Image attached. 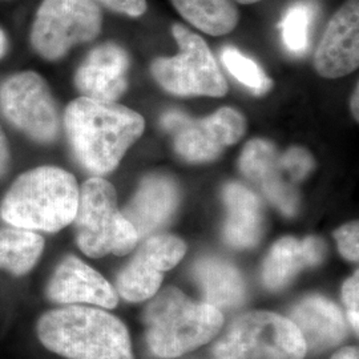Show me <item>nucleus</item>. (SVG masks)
I'll use <instances>...</instances> for the list:
<instances>
[{"label":"nucleus","instance_id":"f257e3e1","mask_svg":"<svg viewBox=\"0 0 359 359\" xmlns=\"http://www.w3.org/2000/svg\"><path fill=\"white\" fill-rule=\"evenodd\" d=\"M65 124L77 161L93 175L112 172L145 128L127 107L84 96L67 107Z\"/></svg>","mask_w":359,"mask_h":359},{"label":"nucleus","instance_id":"f03ea898","mask_svg":"<svg viewBox=\"0 0 359 359\" xmlns=\"http://www.w3.org/2000/svg\"><path fill=\"white\" fill-rule=\"evenodd\" d=\"M43 346L65 359H135L127 326L105 310L65 305L36 323Z\"/></svg>","mask_w":359,"mask_h":359},{"label":"nucleus","instance_id":"7ed1b4c3","mask_svg":"<svg viewBox=\"0 0 359 359\" xmlns=\"http://www.w3.org/2000/svg\"><path fill=\"white\" fill-rule=\"evenodd\" d=\"M80 189L65 169L39 167L15 180L0 204V217L11 226L56 233L74 222Z\"/></svg>","mask_w":359,"mask_h":359},{"label":"nucleus","instance_id":"20e7f679","mask_svg":"<svg viewBox=\"0 0 359 359\" xmlns=\"http://www.w3.org/2000/svg\"><path fill=\"white\" fill-rule=\"evenodd\" d=\"M147 342L154 355L177 358L212 341L224 325L221 310L167 287L144 311Z\"/></svg>","mask_w":359,"mask_h":359},{"label":"nucleus","instance_id":"39448f33","mask_svg":"<svg viewBox=\"0 0 359 359\" xmlns=\"http://www.w3.org/2000/svg\"><path fill=\"white\" fill-rule=\"evenodd\" d=\"M74 224L77 246L90 258L126 256L139 243L137 231L117 208L115 188L102 177L83 184Z\"/></svg>","mask_w":359,"mask_h":359},{"label":"nucleus","instance_id":"423d86ee","mask_svg":"<svg viewBox=\"0 0 359 359\" xmlns=\"http://www.w3.org/2000/svg\"><path fill=\"white\" fill-rule=\"evenodd\" d=\"M306 353L292 320L271 311L238 317L213 347L216 359H304Z\"/></svg>","mask_w":359,"mask_h":359},{"label":"nucleus","instance_id":"0eeeda50","mask_svg":"<svg viewBox=\"0 0 359 359\" xmlns=\"http://www.w3.org/2000/svg\"><path fill=\"white\" fill-rule=\"evenodd\" d=\"M172 31L180 53L154 62L152 74L158 84L180 96H224L228 86L205 41L180 25Z\"/></svg>","mask_w":359,"mask_h":359},{"label":"nucleus","instance_id":"6e6552de","mask_svg":"<svg viewBox=\"0 0 359 359\" xmlns=\"http://www.w3.org/2000/svg\"><path fill=\"white\" fill-rule=\"evenodd\" d=\"M103 15L92 0H43L31 29V44L48 60L63 57L75 44L96 38Z\"/></svg>","mask_w":359,"mask_h":359},{"label":"nucleus","instance_id":"1a4fd4ad","mask_svg":"<svg viewBox=\"0 0 359 359\" xmlns=\"http://www.w3.org/2000/svg\"><path fill=\"white\" fill-rule=\"evenodd\" d=\"M1 111L13 127L38 142L57 137L60 120L46 80L36 72L8 77L0 88Z\"/></svg>","mask_w":359,"mask_h":359},{"label":"nucleus","instance_id":"9d476101","mask_svg":"<svg viewBox=\"0 0 359 359\" xmlns=\"http://www.w3.org/2000/svg\"><path fill=\"white\" fill-rule=\"evenodd\" d=\"M187 245L172 234L148 238L116 277V292L129 302H142L156 295L163 273L175 268L185 256Z\"/></svg>","mask_w":359,"mask_h":359},{"label":"nucleus","instance_id":"9b49d317","mask_svg":"<svg viewBox=\"0 0 359 359\" xmlns=\"http://www.w3.org/2000/svg\"><path fill=\"white\" fill-rule=\"evenodd\" d=\"M245 118L231 108H221L201 120L188 116L175 133V147L188 161H209L216 158L228 145L244 136Z\"/></svg>","mask_w":359,"mask_h":359},{"label":"nucleus","instance_id":"f8f14e48","mask_svg":"<svg viewBox=\"0 0 359 359\" xmlns=\"http://www.w3.org/2000/svg\"><path fill=\"white\" fill-rule=\"evenodd\" d=\"M57 305H92L114 309L118 304L115 287L103 276L75 256H67L53 271L46 289Z\"/></svg>","mask_w":359,"mask_h":359},{"label":"nucleus","instance_id":"ddd939ff","mask_svg":"<svg viewBox=\"0 0 359 359\" xmlns=\"http://www.w3.org/2000/svg\"><path fill=\"white\" fill-rule=\"evenodd\" d=\"M316 68L323 77L346 76L359 65V1L347 0L330 20L316 53Z\"/></svg>","mask_w":359,"mask_h":359},{"label":"nucleus","instance_id":"4468645a","mask_svg":"<svg viewBox=\"0 0 359 359\" xmlns=\"http://www.w3.org/2000/svg\"><path fill=\"white\" fill-rule=\"evenodd\" d=\"M240 168L283 215L294 216L298 193L283 169L281 154L271 142L261 139L248 142L241 154Z\"/></svg>","mask_w":359,"mask_h":359},{"label":"nucleus","instance_id":"2eb2a0df","mask_svg":"<svg viewBox=\"0 0 359 359\" xmlns=\"http://www.w3.org/2000/svg\"><path fill=\"white\" fill-rule=\"evenodd\" d=\"M128 53L120 46L105 43L90 52L79 67L75 84L84 97L115 102L127 88Z\"/></svg>","mask_w":359,"mask_h":359},{"label":"nucleus","instance_id":"dca6fc26","mask_svg":"<svg viewBox=\"0 0 359 359\" xmlns=\"http://www.w3.org/2000/svg\"><path fill=\"white\" fill-rule=\"evenodd\" d=\"M179 203L175 182L164 176L144 180L123 215L137 231L139 240L148 237L172 216Z\"/></svg>","mask_w":359,"mask_h":359},{"label":"nucleus","instance_id":"f3484780","mask_svg":"<svg viewBox=\"0 0 359 359\" xmlns=\"http://www.w3.org/2000/svg\"><path fill=\"white\" fill-rule=\"evenodd\" d=\"M326 245L318 237L297 240L285 237L270 249L262 268V281L270 290H280L305 268L321 264Z\"/></svg>","mask_w":359,"mask_h":359},{"label":"nucleus","instance_id":"a211bd4d","mask_svg":"<svg viewBox=\"0 0 359 359\" xmlns=\"http://www.w3.org/2000/svg\"><path fill=\"white\" fill-rule=\"evenodd\" d=\"M292 322L302 334L306 348L314 351L338 345L346 335V323L339 308L320 295L302 299L292 311Z\"/></svg>","mask_w":359,"mask_h":359},{"label":"nucleus","instance_id":"6ab92c4d","mask_svg":"<svg viewBox=\"0 0 359 359\" xmlns=\"http://www.w3.org/2000/svg\"><path fill=\"white\" fill-rule=\"evenodd\" d=\"M224 201L228 209L225 241L240 249L256 246L264 231L259 198L244 185L231 182L224 189Z\"/></svg>","mask_w":359,"mask_h":359},{"label":"nucleus","instance_id":"aec40b11","mask_svg":"<svg viewBox=\"0 0 359 359\" xmlns=\"http://www.w3.org/2000/svg\"><path fill=\"white\" fill-rule=\"evenodd\" d=\"M193 277L204 294V302L215 308H236L244 302V280L229 262L217 258L201 259L193 269Z\"/></svg>","mask_w":359,"mask_h":359},{"label":"nucleus","instance_id":"412c9836","mask_svg":"<svg viewBox=\"0 0 359 359\" xmlns=\"http://www.w3.org/2000/svg\"><path fill=\"white\" fill-rule=\"evenodd\" d=\"M44 240L36 231L22 228H0V269L16 277L26 276L38 264Z\"/></svg>","mask_w":359,"mask_h":359},{"label":"nucleus","instance_id":"4be33fe9","mask_svg":"<svg viewBox=\"0 0 359 359\" xmlns=\"http://www.w3.org/2000/svg\"><path fill=\"white\" fill-rule=\"evenodd\" d=\"M191 25L213 36L229 34L238 22L231 0H172Z\"/></svg>","mask_w":359,"mask_h":359},{"label":"nucleus","instance_id":"5701e85b","mask_svg":"<svg viewBox=\"0 0 359 359\" xmlns=\"http://www.w3.org/2000/svg\"><path fill=\"white\" fill-rule=\"evenodd\" d=\"M314 19V7L310 3H297L285 13L280 28L286 50L295 55L308 50L310 25Z\"/></svg>","mask_w":359,"mask_h":359},{"label":"nucleus","instance_id":"b1692460","mask_svg":"<svg viewBox=\"0 0 359 359\" xmlns=\"http://www.w3.org/2000/svg\"><path fill=\"white\" fill-rule=\"evenodd\" d=\"M221 59L231 75L243 83L245 87L250 88L253 93L261 95L269 90L271 86L269 77L250 57L245 56L233 47H226L221 53Z\"/></svg>","mask_w":359,"mask_h":359},{"label":"nucleus","instance_id":"393cba45","mask_svg":"<svg viewBox=\"0 0 359 359\" xmlns=\"http://www.w3.org/2000/svg\"><path fill=\"white\" fill-rule=\"evenodd\" d=\"M281 164L293 182L305 179L314 168V160L306 149L293 147L281 154Z\"/></svg>","mask_w":359,"mask_h":359},{"label":"nucleus","instance_id":"a878e982","mask_svg":"<svg viewBox=\"0 0 359 359\" xmlns=\"http://www.w3.org/2000/svg\"><path fill=\"white\" fill-rule=\"evenodd\" d=\"M339 253L348 261L357 262L359 258V226L358 221L350 222L334 231Z\"/></svg>","mask_w":359,"mask_h":359},{"label":"nucleus","instance_id":"bb28decb","mask_svg":"<svg viewBox=\"0 0 359 359\" xmlns=\"http://www.w3.org/2000/svg\"><path fill=\"white\" fill-rule=\"evenodd\" d=\"M342 298L346 305L347 316L351 326L358 333L359 326V276L358 271H355L346 283H344L342 287Z\"/></svg>","mask_w":359,"mask_h":359},{"label":"nucleus","instance_id":"cd10ccee","mask_svg":"<svg viewBox=\"0 0 359 359\" xmlns=\"http://www.w3.org/2000/svg\"><path fill=\"white\" fill-rule=\"evenodd\" d=\"M100 3L116 13H126L128 16H142L147 11V0H92Z\"/></svg>","mask_w":359,"mask_h":359},{"label":"nucleus","instance_id":"c85d7f7f","mask_svg":"<svg viewBox=\"0 0 359 359\" xmlns=\"http://www.w3.org/2000/svg\"><path fill=\"white\" fill-rule=\"evenodd\" d=\"M8 164H10V151H8L6 136L0 128V177L7 172Z\"/></svg>","mask_w":359,"mask_h":359},{"label":"nucleus","instance_id":"c756f323","mask_svg":"<svg viewBox=\"0 0 359 359\" xmlns=\"http://www.w3.org/2000/svg\"><path fill=\"white\" fill-rule=\"evenodd\" d=\"M185 118H187V116L182 115L180 112H169L163 117V126L170 132H176L181 127V124L184 123Z\"/></svg>","mask_w":359,"mask_h":359},{"label":"nucleus","instance_id":"7c9ffc66","mask_svg":"<svg viewBox=\"0 0 359 359\" xmlns=\"http://www.w3.org/2000/svg\"><path fill=\"white\" fill-rule=\"evenodd\" d=\"M332 359H359L358 348L357 347H345L334 354Z\"/></svg>","mask_w":359,"mask_h":359},{"label":"nucleus","instance_id":"2f4dec72","mask_svg":"<svg viewBox=\"0 0 359 359\" xmlns=\"http://www.w3.org/2000/svg\"><path fill=\"white\" fill-rule=\"evenodd\" d=\"M358 96L359 90L358 87L355 88V92L353 95V99H351V111H353V115L355 116V118L358 120L359 117V108H358Z\"/></svg>","mask_w":359,"mask_h":359},{"label":"nucleus","instance_id":"473e14b6","mask_svg":"<svg viewBox=\"0 0 359 359\" xmlns=\"http://www.w3.org/2000/svg\"><path fill=\"white\" fill-rule=\"evenodd\" d=\"M6 50H7V38H6L4 32L0 29V59L3 57Z\"/></svg>","mask_w":359,"mask_h":359},{"label":"nucleus","instance_id":"72a5a7b5","mask_svg":"<svg viewBox=\"0 0 359 359\" xmlns=\"http://www.w3.org/2000/svg\"><path fill=\"white\" fill-rule=\"evenodd\" d=\"M237 1H240L243 4H252V3H256V1H259V0H237Z\"/></svg>","mask_w":359,"mask_h":359}]
</instances>
